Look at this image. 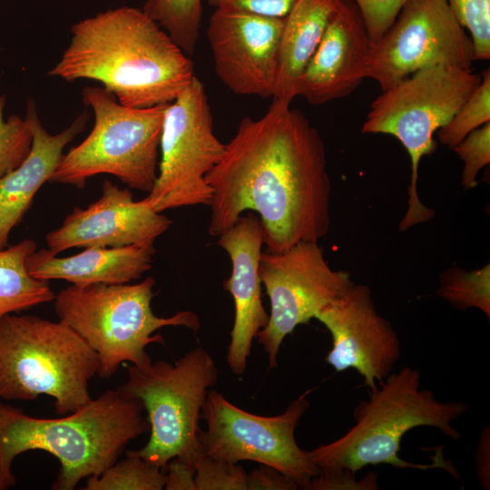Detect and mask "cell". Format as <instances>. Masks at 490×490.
Here are the masks:
<instances>
[{"instance_id":"1","label":"cell","mask_w":490,"mask_h":490,"mask_svg":"<svg viewBox=\"0 0 490 490\" xmlns=\"http://www.w3.org/2000/svg\"><path fill=\"white\" fill-rule=\"evenodd\" d=\"M290 101L273 98L260 118H244L207 173L208 231L218 237L246 211L259 214L269 252L318 241L330 226L331 182L318 130Z\"/></svg>"},{"instance_id":"2","label":"cell","mask_w":490,"mask_h":490,"mask_svg":"<svg viewBox=\"0 0 490 490\" xmlns=\"http://www.w3.org/2000/svg\"><path fill=\"white\" fill-rule=\"evenodd\" d=\"M49 76L103 84L118 103L147 108L173 102L194 78V66L142 10L121 6L83 19Z\"/></svg>"},{"instance_id":"3","label":"cell","mask_w":490,"mask_h":490,"mask_svg":"<svg viewBox=\"0 0 490 490\" xmlns=\"http://www.w3.org/2000/svg\"><path fill=\"white\" fill-rule=\"evenodd\" d=\"M142 403L120 389L107 390L60 418H37L0 401V490L15 485V458L30 450L60 463L54 490H73L113 465L127 445L149 432Z\"/></svg>"},{"instance_id":"4","label":"cell","mask_w":490,"mask_h":490,"mask_svg":"<svg viewBox=\"0 0 490 490\" xmlns=\"http://www.w3.org/2000/svg\"><path fill=\"white\" fill-rule=\"evenodd\" d=\"M421 372L406 366L381 383L368 388V397L354 408L355 425L338 439L306 451L320 471L347 470L355 474L368 466L389 465L397 469L444 468L456 477L457 472L438 452L434 463L420 465L398 456L403 436L418 426L438 429L458 440L453 423L465 415L463 401H439L429 389H421Z\"/></svg>"},{"instance_id":"5","label":"cell","mask_w":490,"mask_h":490,"mask_svg":"<svg viewBox=\"0 0 490 490\" xmlns=\"http://www.w3.org/2000/svg\"><path fill=\"white\" fill-rule=\"evenodd\" d=\"M155 279L146 277L135 284H91L62 289L54 297L58 320L74 330L96 353L97 375L110 378L124 362L145 367L152 358L145 348L152 343L164 345L154 334L164 327L201 328L192 311L173 316H156L152 309Z\"/></svg>"},{"instance_id":"6","label":"cell","mask_w":490,"mask_h":490,"mask_svg":"<svg viewBox=\"0 0 490 490\" xmlns=\"http://www.w3.org/2000/svg\"><path fill=\"white\" fill-rule=\"evenodd\" d=\"M98 368L96 353L59 320L14 313L0 319V397L46 395L58 414H71L92 401L88 386Z\"/></svg>"},{"instance_id":"7","label":"cell","mask_w":490,"mask_h":490,"mask_svg":"<svg viewBox=\"0 0 490 490\" xmlns=\"http://www.w3.org/2000/svg\"><path fill=\"white\" fill-rule=\"evenodd\" d=\"M126 368L127 381L117 388L142 403L150 436L145 446L125 454L139 456L163 471L173 458L195 470L203 456L199 440L201 409L209 387L218 380L211 356L198 347L174 364L160 360L142 368Z\"/></svg>"},{"instance_id":"8","label":"cell","mask_w":490,"mask_h":490,"mask_svg":"<svg viewBox=\"0 0 490 490\" xmlns=\"http://www.w3.org/2000/svg\"><path fill=\"white\" fill-rule=\"evenodd\" d=\"M481 80V74L471 69L438 65L412 74L372 102L362 132L396 137L410 157L407 209L398 225L400 231L433 219L435 211L423 204L417 192L420 162L434 152L435 133L451 120Z\"/></svg>"},{"instance_id":"9","label":"cell","mask_w":490,"mask_h":490,"mask_svg":"<svg viewBox=\"0 0 490 490\" xmlns=\"http://www.w3.org/2000/svg\"><path fill=\"white\" fill-rule=\"evenodd\" d=\"M82 100L93 112V127L81 143L63 155L49 181L83 189L88 178L107 173L129 188L149 193L158 174L167 104L123 106L100 86L84 87Z\"/></svg>"},{"instance_id":"10","label":"cell","mask_w":490,"mask_h":490,"mask_svg":"<svg viewBox=\"0 0 490 490\" xmlns=\"http://www.w3.org/2000/svg\"><path fill=\"white\" fill-rule=\"evenodd\" d=\"M310 390L295 398L280 415L247 412L218 391L210 390L201 409L207 429L199 431L203 455L230 463L250 460L271 466L307 489L319 470L295 439V430L309 407Z\"/></svg>"},{"instance_id":"11","label":"cell","mask_w":490,"mask_h":490,"mask_svg":"<svg viewBox=\"0 0 490 490\" xmlns=\"http://www.w3.org/2000/svg\"><path fill=\"white\" fill-rule=\"evenodd\" d=\"M224 149L213 132L204 85L194 76L165 108L158 174L146 197L152 207L162 212L209 205L211 189L205 176L219 162Z\"/></svg>"},{"instance_id":"12","label":"cell","mask_w":490,"mask_h":490,"mask_svg":"<svg viewBox=\"0 0 490 490\" xmlns=\"http://www.w3.org/2000/svg\"><path fill=\"white\" fill-rule=\"evenodd\" d=\"M259 273L270 313L256 338L271 369L277 367L284 338L299 325L315 318L354 282L349 272L330 268L318 241H302L282 252H261Z\"/></svg>"},{"instance_id":"13","label":"cell","mask_w":490,"mask_h":490,"mask_svg":"<svg viewBox=\"0 0 490 490\" xmlns=\"http://www.w3.org/2000/svg\"><path fill=\"white\" fill-rule=\"evenodd\" d=\"M474 62L472 39L446 0H409L373 44L368 78L385 91L426 68L470 70Z\"/></svg>"},{"instance_id":"14","label":"cell","mask_w":490,"mask_h":490,"mask_svg":"<svg viewBox=\"0 0 490 490\" xmlns=\"http://www.w3.org/2000/svg\"><path fill=\"white\" fill-rule=\"evenodd\" d=\"M284 17L218 7L207 37L214 70L221 83L240 95L273 97Z\"/></svg>"},{"instance_id":"15","label":"cell","mask_w":490,"mask_h":490,"mask_svg":"<svg viewBox=\"0 0 490 490\" xmlns=\"http://www.w3.org/2000/svg\"><path fill=\"white\" fill-rule=\"evenodd\" d=\"M315 318L331 335L325 360L336 371L357 370L368 388L392 373L401 357V342L392 323L377 311L368 285L353 283Z\"/></svg>"},{"instance_id":"16","label":"cell","mask_w":490,"mask_h":490,"mask_svg":"<svg viewBox=\"0 0 490 490\" xmlns=\"http://www.w3.org/2000/svg\"><path fill=\"white\" fill-rule=\"evenodd\" d=\"M172 222L147 198L134 201L128 188L105 180L101 197L86 208H74L45 241L55 255L72 248L153 245Z\"/></svg>"},{"instance_id":"17","label":"cell","mask_w":490,"mask_h":490,"mask_svg":"<svg viewBox=\"0 0 490 490\" xmlns=\"http://www.w3.org/2000/svg\"><path fill=\"white\" fill-rule=\"evenodd\" d=\"M372 48L355 2L340 0L295 83V97L321 105L349 95L368 78Z\"/></svg>"},{"instance_id":"18","label":"cell","mask_w":490,"mask_h":490,"mask_svg":"<svg viewBox=\"0 0 490 490\" xmlns=\"http://www.w3.org/2000/svg\"><path fill=\"white\" fill-rule=\"evenodd\" d=\"M219 237V245L231 261V275L223 288L232 296L235 308L230 331L227 363L236 375L247 368L253 339L269 321L261 299V280L259 273L264 233L260 218L241 215Z\"/></svg>"},{"instance_id":"19","label":"cell","mask_w":490,"mask_h":490,"mask_svg":"<svg viewBox=\"0 0 490 490\" xmlns=\"http://www.w3.org/2000/svg\"><path fill=\"white\" fill-rule=\"evenodd\" d=\"M24 118L32 131V145L24 162L0 177V250L8 246L11 231L23 220L34 197L56 170L65 146L83 132L89 114L85 109L64 131L51 134L43 126L34 100L26 103Z\"/></svg>"},{"instance_id":"20","label":"cell","mask_w":490,"mask_h":490,"mask_svg":"<svg viewBox=\"0 0 490 490\" xmlns=\"http://www.w3.org/2000/svg\"><path fill=\"white\" fill-rule=\"evenodd\" d=\"M153 245L116 248L90 247L58 257L48 249L34 250L26 259L29 274L38 279H64L76 286L125 284L137 280L152 265Z\"/></svg>"},{"instance_id":"21","label":"cell","mask_w":490,"mask_h":490,"mask_svg":"<svg viewBox=\"0 0 490 490\" xmlns=\"http://www.w3.org/2000/svg\"><path fill=\"white\" fill-rule=\"evenodd\" d=\"M340 0H296L284 17L272 98L292 101L295 83Z\"/></svg>"},{"instance_id":"22","label":"cell","mask_w":490,"mask_h":490,"mask_svg":"<svg viewBox=\"0 0 490 490\" xmlns=\"http://www.w3.org/2000/svg\"><path fill=\"white\" fill-rule=\"evenodd\" d=\"M34 250L36 243L31 239L0 250V319L54 299L49 282L27 270L26 259Z\"/></svg>"},{"instance_id":"23","label":"cell","mask_w":490,"mask_h":490,"mask_svg":"<svg viewBox=\"0 0 490 490\" xmlns=\"http://www.w3.org/2000/svg\"><path fill=\"white\" fill-rule=\"evenodd\" d=\"M142 11L186 54L194 53L202 15L201 0H146Z\"/></svg>"},{"instance_id":"24","label":"cell","mask_w":490,"mask_h":490,"mask_svg":"<svg viewBox=\"0 0 490 490\" xmlns=\"http://www.w3.org/2000/svg\"><path fill=\"white\" fill-rule=\"evenodd\" d=\"M436 294L459 310L477 309L490 319V266L466 270L459 267L445 270Z\"/></svg>"},{"instance_id":"25","label":"cell","mask_w":490,"mask_h":490,"mask_svg":"<svg viewBox=\"0 0 490 490\" xmlns=\"http://www.w3.org/2000/svg\"><path fill=\"white\" fill-rule=\"evenodd\" d=\"M166 473L159 466L136 456H127L99 475L86 478L84 490H162Z\"/></svg>"},{"instance_id":"26","label":"cell","mask_w":490,"mask_h":490,"mask_svg":"<svg viewBox=\"0 0 490 490\" xmlns=\"http://www.w3.org/2000/svg\"><path fill=\"white\" fill-rule=\"evenodd\" d=\"M480 84L460 106L451 120L437 131L441 143L452 149L471 132L490 122V70L481 74Z\"/></svg>"},{"instance_id":"27","label":"cell","mask_w":490,"mask_h":490,"mask_svg":"<svg viewBox=\"0 0 490 490\" xmlns=\"http://www.w3.org/2000/svg\"><path fill=\"white\" fill-rule=\"evenodd\" d=\"M5 97L0 94V177L18 167L28 155L32 131L25 118H4Z\"/></svg>"},{"instance_id":"28","label":"cell","mask_w":490,"mask_h":490,"mask_svg":"<svg viewBox=\"0 0 490 490\" xmlns=\"http://www.w3.org/2000/svg\"><path fill=\"white\" fill-rule=\"evenodd\" d=\"M472 39L475 61L490 58V0H446Z\"/></svg>"},{"instance_id":"29","label":"cell","mask_w":490,"mask_h":490,"mask_svg":"<svg viewBox=\"0 0 490 490\" xmlns=\"http://www.w3.org/2000/svg\"><path fill=\"white\" fill-rule=\"evenodd\" d=\"M248 474L238 463L203 455L195 467L197 490H247Z\"/></svg>"},{"instance_id":"30","label":"cell","mask_w":490,"mask_h":490,"mask_svg":"<svg viewBox=\"0 0 490 490\" xmlns=\"http://www.w3.org/2000/svg\"><path fill=\"white\" fill-rule=\"evenodd\" d=\"M451 150L464 162L461 177L464 190L475 188L479 172L490 162V122L471 132Z\"/></svg>"},{"instance_id":"31","label":"cell","mask_w":490,"mask_h":490,"mask_svg":"<svg viewBox=\"0 0 490 490\" xmlns=\"http://www.w3.org/2000/svg\"><path fill=\"white\" fill-rule=\"evenodd\" d=\"M358 6L368 36L376 44L392 25L409 0H353Z\"/></svg>"},{"instance_id":"32","label":"cell","mask_w":490,"mask_h":490,"mask_svg":"<svg viewBox=\"0 0 490 490\" xmlns=\"http://www.w3.org/2000/svg\"><path fill=\"white\" fill-rule=\"evenodd\" d=\"M379 488L377 475L368 473L360 480L347 470L320 471L314 476L307 490H377Z\"/></svg>"},{"instance_id":"33","label":"cell","mask_w":490,"mask_h":490,"mask_svg":"<svg viewBox=\"0 0 490 490\" xmlns=\"http://www.w3.org/2000/svg\"><path fill=\"white\" fill-rule=\"evenodd\" d=\"M296 0H208L215 8H235L251 13L283 18Z\"/></svg>"},{"instance_id":"34","label":"cell","mask_w":490,"mask_h":490,"mask_svg":"<svg viewBox=\"0 0 490 490\" xmlns=\"http://www.w3.org/2000/svg\"><path fill=\"white\" fill-rule=\"evenodd\" d=\"M298 485L277 469L260 465L247 476V490H297Z\"/></svg>"},{"instance_id":"35","label":"cell","mask_w":490,"mask_h":490,"mask_svg":"<svg viewBox=\"0 0 490 490\" xmlns=\"http://www.w3.org/2000/svg\"><path fill=\"white\" fill-rule=\"evenodd\" d=\"M166 490H197L195 470L177 458L172 459L165 469Z\"/></svg>"},{"instance_id":"36","label":"cell","mask_w":490,"mask_h":490,"mask_svg":"<svg viewBox=\"0 0 490 490\" xmlns=\"http://www.w3.org/2000/svg\"><path fill=\"white\" fill-rule=\"evenodd\" d=\"M476 475L480 486L490 489V428L485 426L479 436L475 448Z\"/></svg>"}]
</instances>
